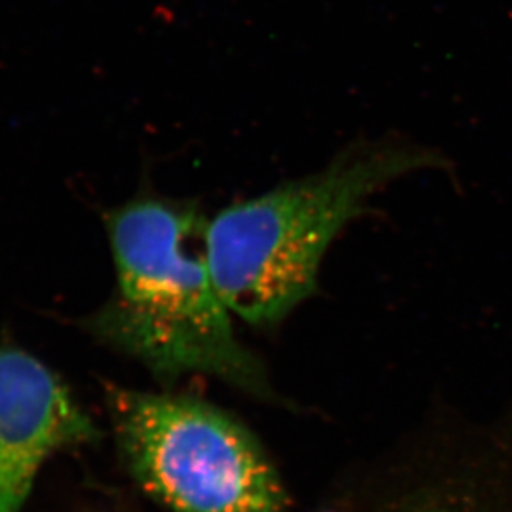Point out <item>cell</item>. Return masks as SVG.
<instances>
[{
	"label": "cell",
	"mask_w": 512,
	"mask_h": 512,
	"mask_svg": "<svg viewBox=\"0 0 512 512\" xmlns=\"http://www.w3.org/2000/svg\"><path fill=\"white\" fill-rule=\"evenodd\" d=\"M205 225L192 203L163 198H138L110 213L115 288L87 330L162 383L212 376L275 403L265 363L238 338L213 280Z\"/></svg>",
	"instance_id": "6da1fadb"
},
{
	"label": "cell",
	"mask_w": 512,
	"mask_h": 512,
	"mask_svg": "<svg viewBox=\"0 0 512 512\" xmlns=\"http://www.w3.org/2000/svg\"><path fill=\"white\" fill-rule=\"evenodd\" d=\"M444 167L436 150L371 143L222 208L207 220L205 250L223 301L255 328L280 325L315 293L326 252L376 193L399 178Z\"/></svg>",
	"instance_id": "7a4b0ae2"
},
{
	"label": "cell",
	"mask_w": 512,
	"mask_h": 512,
	"mask_svg": "<svg viewBox=\"0 0 512 512\" xmlns=\"http://www.w3.org/2000/svg\"><path fill=\"white\" fill-rule=\"evenodd\" d=\"M107 406L133 478L172 512H286L280 471L252 429L188 394L110 386Z\"/></svg>",
	"instance_id": "3957f363"
},
{
	"label": "cell",
	"mask_w": 512,
	"mask_h": 512,
	"mask_svg": "<svg viewBox=\"0 0 512 512\" xmlns=\"http://www.w3.org/2000/svg\"><path fill=\"white\" fill-rule=\"evenodd\" d=\"M95 438L89 414L49 366L19 348L0 350V512H22L47 461Z\"/></svg>",
	"instance_id": "277c9868"
},
{
	"label": "cell",
	"mask_w": 512,
	"mask_h": 512,
	"mask_svg": "<svg viewBox=\"0 0 512 512\" xmlns=\"http://www.w3.org/2000/svg\"><path fill=\"white\" fill-rule=\"evenodd\" d=\"M431 456V441L413 458L373 471L315 512H483L461 479Z\"/></svg>",
	"instance_id": "5b68a950"
}]
</instances>
